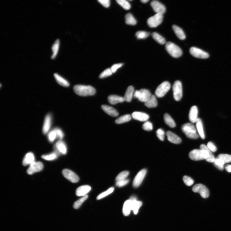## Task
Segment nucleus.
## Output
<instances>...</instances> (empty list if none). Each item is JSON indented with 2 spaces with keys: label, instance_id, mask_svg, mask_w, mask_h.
Returning <instances> with one entry per match:
<instances>
[{
  "label": "nucleus",
  "instance_id": "nucleus-1",
  "mask_svg": "<svg viewBox=\"0 0 231 231\" xmlns=\"http://www.w3.org/2000/svg\"><path fill=\"white\" fill-rule=\"evenodd\" d=\"M73 90L77 94L81 97L92 96L96 92L95 88L90 85H76L74 87Z\"/></svg>",
  "mask_w": 231,
  "mask_h": 231
},
{
  "label": "nucleus",
  "instance_id": "nucleus-2",
  "mask_svg": "<svg viewBox=\"0 0 231 231\" xmlns=\"http://www.w3.org/2000/svg\"><path fill=\"white\" fill-rule=\"evenodd\" d=\"M181 129L182 132L188 138L194 139L199 138L196 128L192 123H188L183 124L181 127Z\"/></svg>",
  "mask_w": 231,
  "mask_h": 231
},
{
  "label": "nucleus",
  "instance_id": "nucleus-3",
  "mask_svg": "<svg viewBox=\"0 0 231 231\" xmlns=\"http://www.w3.org/2000/svg\"><path fill=\"white\" fill-rule=\"evenodd\" d=\"M165 48L167 51L172 57L178 58L182 54V51L180 47L174 43L167 42L165 45Z\"/></svg>",
  "mask_w": 231,
  "mask_h": 231
},
{
  "label": "nucleus",
  "instance_id": "nucleus-4",
  "mask_svg": "<svg viewBox=\"0 0 231 231\" xmlns=\"http://www.w3.org/2000/svg\"><path fill=\"white\" fill-rule=\"evenodd\" d=\"M171 87V85L168 81H164L161 84L156 90V96L158 98L164 97L170 89Z\"/></svg>",
  "mask_w": 231,
  "mask_h": 231
},
{
  "label": "nucleus",
  "instance_id": "nucleus-5",
  "mask_svg": "<svg viewBox=\"0 0 231 231\" xmlns=\"http://www.w3.org/2000/svg\"><path fill=\"white\" fill-rule=\"evenodd\" d=\"M151 93L149 90L142 89L140 90H137L134 92V97L138 99L140 101L144 103L152 96Z\"/></svg>",
  "mask_w": 231,
  "mask_h": 231
},
{
  "label": "nucleus",
  "instance_id": "nucleus-6",
  "mask_svg": "<svg viewBox=\"0 0 231 231\" xmlns=\"http://www.w3.org/2000/svg\"><path fill=\"white\" fill-rule=\"evenodd\" d=\"M173 97L176 101L180 100L182 97L183 91L182 85L179 81H176L173 86Z\"/></svg>",
  "mask_w": 231,
  "mask_h": 231
},
{
  "label": "nucleus",
  "instance_id": "nucleus-7",
  "mask_svg": "<svg viewBox=\"0 0 231 231\" xmlns=\"http://www.w3.org/2000/svg\"><path fill=\"white\" fill-rule=\"evenodd\" d=\"M163 19V15L156 13L155 15L148 19L147 23L150 28H155L161 23Z\"/></svg>",
  "mask_w": 231,
  "mask_h": 231
},
{
  "label": "nucleus",
  "instance_id": "nucleus-8",
  "mask_svg": "<svg viewBox=\"0 0 231 231\" xmlns=\"http://www.w3.org/2000/svg\"><path fill=\"white\" fill-rule=\"evenodd\" d=\"M192 190L194 192L199 193L202 198L204 199L208 198L210 195L208 188L205 186L201 184L195 185Z\"/></svg>",
  "mask_w": 231,
  "mask_h": 231
},
{
  "label": "nucleus",
  "instance_id": "nucleus-9",
  "mask_svg": "<svg viewBox=\"0 0 231 231\" xmlns=\"http://www.w3.org/2000/svg\"><path fill=\"white\" fill-rule=\"evenodd\" d=\"M62 173L64 177L72 183H77L79 180L78 175L70 169H65L63 170Z\"/></svg>",
  "mask_w": 231,
  "mask_h": 231
},
{
  "label": "nucleus",
  "instance_id": "nucleus-10",
  "mask_svg": "<svg viewBox=\"0 0 231 231\" xmlns=\"http://www.w3.org/2000/svg\"><path fill=\"white\" fill-rule=\"evenodd\" d=\"M147 173V170L143 169L141 170L135 176L133 183V186L135 188L139 187L143 181Z\"/></svg>",
  "mask_w": 231,
  "mask_h": 231
},
{
  "label": "nucleus",
  "instance_id": "nucleus-11",
  "mask_svg": "<svg viewBox=\"0 0 231 231\" xmlns=\"http://www.w3.org/2000/svg\"><path fill=\"white\" fill-rule=\"evenodd\" d=\"M190 52L195 57L200 59L209 58V54L206 52L195 47H192L190 49Z\"/></svg>",
  "mask_w": 231,
  "mask_h": 231
},
{
  "label": "nucleus",
  "instance_id": "nucleus-12",
  "mask_svg": "<svg viewBox=\"0 0 231 231\" xmlns=\"http://www.w3.org/2000/svg\"><path fill=\"white\" fill-rule=\"evenodd\" d=\"M44 167V164L42 162L35 161L30 166L27 172L29 175H32L42 171Z\"/></svg>",
  "mask_w": 231,
  "mask_h": 231
},
{
  "label": "nucleus",
  "instance_id": "nucleus-13",
  "mask_svg": "<svg viewBox=\"0 0 231 231\" xmlns=\"http://www.w3.org/2000/svg\"><path fill=\"white\" fill-rule=\"evenodd\" d=\"M151 5L156 13H160L163 15L166 12V9L165 6L158 1H152Z\"/></svg>",
  "mask_w": 231,
  "mask_h": 231
},
{
  "label": "nucleus",
  "instance_id": "nucleus-14",
  "mask_svg": "<svg viewBox=\"0 0 231 231\" xmlns=\"http://www.w3.org/2000/svg\"><path fill=\"white\" fill-rule=\"evenodd\" d=\"M55 151L59 154H66L67 152V147L65 142L62 140H59L54 146Z\"/></svg>",
  "mask_w": 231,
  "mask_h": 231
},
{
  "label": "nucleus",
  "instance_id": "nucleus-15",
  "mask_svg": "<svg viewBox=\"0 0 231 231\" xmlns=\"http://www.w3.org/2000/svg\"><path fill=\"white\" fill-rule=\"evenodd\" d=\"M52 116L50 113L47 114L44 120L43 128V132L44 134L48 133L51 128L52 122Z\"/></svg>",
  "mask_w": 231,
  "mask_h": 231
},
{
  "label": "nucleus",
  "instance_id": "nucleus-16",
  "mask_svg": "<svg viewBox=\"0 0 231 231\" xmlns=\"http://www.w3.org/2000/svg\"><path fill=\"white\" fill-rule=\"evenodd\" d=\"M132 117L134 119L141 122H146L149 119V116L145 113L135 112L132 114Z\"/></svg>",
  "mask_w": 231,
  "mask_h": 231
},
{
  "label": "nucleus",
  "instance_id": "nucleus-17",
  "mask_svg": "<svg viewBox=\"0 0 231 231\" xmlns=\"http://www.w3.org/2000/svg\"><path fill=\"white\" fill-rule=\"evenodd\" d=\"M198 108L195 106H192L190 109L189 118L190 121L192 123H196V120L198 119Z\"/></svg>",
  "mask_w": 231,
  "mask_h": 231
},
{
  "label": "nucleus",
  "instance_id": "nucleus-18",
  "mask_svg": "<svg viewBox=\"0 0 231 231\" xmlns=\"http://www.w3.org/2000/svg\"><path fill=\"white\" fill-rule=\"evenodd\" d=\"M35 161L34 154L32 152H29L25 155L23 160V165L24 166H30Z\"/></svg>",
  "mask_w": 231,
  "mask_h": 231
},
{
  "label": "nucleus",
  "instance_id": "nucleus-19",
  "mask_svg": "<svg viewBox=\"0 0 231 231\" xmlns=\"http://www.w3.org/2000/svg\"><path fill=\"white\" fill-rule=\"evenodd\" d=\"M91 189L90 186L88 185H83L79 187L76 191V195L78 196H84L87 195Z\"/></svg>",
  "mask_w": 231,
  "mask_h": 231
},
{
  "label": "nucleus",
  "instance_id": "nucleus-20",
  "mask_svg": "<svg viewBox=\"0 0 231 231\" xmlns=\"http://www.w3.org/2000/svg\"><path fill=\"white\" fill-rule=\"evenodd\" d=\"M102 109L107 114L113 117H117L119 115L117 111L112 107L107 105L101 106Z\"/></svg>",
  "mask_w": 231,
  "mask_h": 231
},
{
  "label": "nucleus",
  "instance_id": "nucleus-21",
  "mask_svg": "<svg viewBox=\"0 0 231 231\" xmlns=\"http://www.w3.org/2000/svg\"><path fill=\"white\" fill-rule=\"evenodd\" d=\"M168 140L170 142L174 144H179L182 141L181 139L178 135L170 131H168L166 133Z\"/></svg>",
  "mask_w": 231,
  "mask_h": 231
},
{
  "label": "nucleus",
  "instance_id": "nucleus-22",
  "mask_svg": "<svg viewBox=\"0 0 231 231\" xmlns=\"http://www.w3.org/2000/svg\"><path fill=\"white\" fill-rule=\"evenodd\" d=\"M108 102L112 105L123 103L125 101L124 97L115 95H110L108 97Z\"/></svg>",
  "mask_w": 231,
  "mask_h": 231
},
{
  "label": "nucleus",
  "instance_id": "nucleus-23",
  "mask_svg": "<svg viewBox=\"0 0 231 231\" xmlns=\"http://www.w3.org/2000/svg\"><path fill=\"white\" fill-rule=\"evenodd\" d=\"M195 123L196 130L198 131L200 136L202 139H204L205 136L201 119L200 118H198Z\"/></svg>",
  "mask_w": 231,
  "mask_h": 231
},
{
  "label": "nucleus",
  "instance_id": "nucleus-24",
  "mask_svg": "<svg viewBox=\"0 0 231 231\" xmlns=\"http://www.w3.org/2000/svg\"><path fill=\"white\" fill-rule=\"evenodd\" d=\"M134 92L133 87L132 86H129L127 88L124 97L125 101L127 102H130L134 97Z\"/></svg>",
  "mask_w": 231,
  "mask_h": 231
},
{
  "label": "nucleus",
  "instance_id": "nucleus-25",
  "mask_svg": "<svg viewBox=\"0 0 231 231\" xmlns=\"http://www.w3.org/2000/svg\"><path fill=\"white\" fill-rule=\"evenodd\" d=\"M54 76L57 82L60 85L65 87H68L70 86V84L69 81L62 77L59 74L55 73Z\"/></svg>",
  "mask_w": 231,
  "mask_h": 231
},
{
  "label": "nucleus",
  "instance_id": "nucleus-26",
  "mask_svg": "<svg viewBox=\"0 0 231 231\" xmlns=\"http://www.w3.org/2000/svg\"><path fill=\"white\" fill-rule=\"evenodd\" d=\"M131 210H132V201L130 199H129L126 201L124 203L122 211L125 216H127L130 214Z\"/></svg>",
  "mask_w": 231,
  "mask_h": 231
},
{
  "label": "nucleus",
  "instance_id": "nucleus-27",
  "mask_svg": "<svg viewBox=\"0 0 231 231\" xmlns=\"http://www.w3.org/2000/svg\"><path fill=\"white\" fill-rule=\"evenodd\" d=\"M145 106L149 108H153L156 107L158 105L157 99L153 95L145 103Z\"/></svg>",
  "mask_w": 231,
  "mask_h": 231
},
{
  "label": "nucleus",
  "instance_id": "nucleus-28",
  "mask_svg": "<svg viewBox=\"0 0 231 231\" xmlns=\"http://www.w3.org/2000/svg\"><path fill=\"white\" fill-rule=\"evenodd\" d=\"M173 30L176 36L181 40H184L186 39V36L183 30L179 27L176 25L172 26Z\"/></svg>",
  "mask_w": 231,
  "mask_h": 231
},
{
  "label": "nucleus",
  "instance_id": "nucleus-29",
  "mask_svg": "<svg viewBox=\"0 0 231 231\" xmlns=\"http://www.w3.org/2000/svg\"><path fill=\"white\" fill-rule=\"evenodd\" d=\"M60 41L59 39H57L54 42L51 47V51H52V55L51 56V58L54 59L56 57L58 53Z\"/></svg>",
  "mask_w": 231,
  "mask_h": 231
},
{
  "label": "nucleus",
  "instance_id": "nucleus-30",
  "mask_svg": "<svg viewBox=\"0 0 231 231\" xmlns=\"http://www.w3.org/2000/svg\"><path fill=\"white\" fill-rule=\"evenodd\" d=\"M131 200L132 201V210H133L134 214H137L138 213L139 208L142 206V203L141 201H138L137 200Z\"/></svg>",
  "mask_w": 231,
  "mask_h": 231
},
{
  "label": "nucleus",
  "instance_id": "nucleus-31",
  "mask_svg": "<svg viewBox=\"0 0 231 231\" xmlns=\"http://www.w3.org/2000/svg\"><path fill=\"white\" fill-rule=\"evenodd\" d=\"M164 119L166 124L170 127L174 128L176 126L174 120L168 113H165L164 115Z\"/></svg>",
  "mask_w": 231,
  "mask_h": 231
},
{
  "label": "nucleus",
  "instance_id": "nucleus-32",
  "mask_svg": "<svg viewBox=\"0 0 231 231\" xmlns=\"http://www.w3.org/2000/svg\"><path fill=\"white\" fill-rule=\"evenodd\" d=\"M131 119V115L126 114L121 116L115 120V123L117 124H121L130 121Z\"/></svg>",
  "mask_w": 231,
  "mask_h": 231
},
{
  "label": "nucleus",
  "instance_id": "nucleus-33",
  "mask_svg": "<svg viewBox=\"0 0 231 231\" xmlns=\"http://www.w3.org/2000/svg\"><path fill=\"white\" fill-rule=\"evenodd\" d=\"M59 154L56 151L44 155L42 157L44 159L48 161H52L57 159Z\"/></svg>",
  "mask_w": 231,
  "mask_h": 231
},
{
  "label": "nucleus",
  "instance_id": "nucleus-34",
  "mask_svg": "<svg viewBox=\"0 0 231 231\" xmlns=\"http://www.w3.org/2000/svg\"><path fill=\"white\" fill-rule=\"evenodd\" d=\"M125 18L126 23L128 25H134L137 23L136 20L131 13H127Z\"/></svg>",
  "mask_w": 231,
  "mask_h": 231
},
{
  "label": "nucleus",
  "instance_id": "nucleus-35",
  "mask_svg": "<svg viewBox=\"0 0 231 231\" xmlns=\"http://www.w3.org/2000/svg\"><path fill=\"white\" fill-rule=\"evenodd\" d=\"M152 36L156 42L161 44L164 45L166 43V40L165 38L157 32H154L153 33Z\"/></svg>",
  "mask_w": 231,
  "mask_h": 231
},
{
  "label": "nucleus",
  "instance_id": "nucleus-36",
  "mask_svg": "<svg viewBox=\"0 0 231 231\" xmlns=\"http://www.w3.org/2000/svg\"><path fill=\"white\" fill-rule=\"evenodd\" d=\"M216 158L221 159L225 164L231 162V155H230L220 154L217 156Z\"/></svg>",
  "mask_w": 231,
  "mask_h": 231
},
{
  "label": "nucleus",
  "instance_id": "nucleus-37",
  "mask_svg": "<svg viewBox=\"0 0 231 231\" xmlns=\"http://www.w3.org/2000/svg\"><path fill=\"white\" fill-rule=\"evenodd\" d=\"M114 187H111L109 189H108L106 191L100 194L97 197V200H100L105 198V197L112 194L114 191Z\"/></svg>",
  "mask_w": 231,
  "mask_h": 231
},
{
  "label": "nucleus",
  "instance_id": "nucleus-38",
  "mask_svg": "<svg viewBox=\"0 0 231 231\" xmlns=\"http://www.w3.org/2000/svg\"><path fill=\"white\" fill-rule=\"evenodd\" d=\"M88 198V195H86L82 197V198L76 201L74 203L73 205L74 208L75 209H78L79 208Z\"/></svg>",
  "mask_w": 231,
  "mask_h": 231
},
{
  "label": "nucleus",
  "instance_id": "nucleus-39",
  "mask_svg": "<svg viewBox=\"0 0 231 231\" xmlns=\"http://www.w3.org/2000/svg\"><path fill=\"white\" fill-rule=\"evenodd\" d=\"M47 138L51 142H53L58 138L56 133L54 129L49 132L47 134Z\"/></svg>",
  "mask_w": 231,
  "mask_h": 231
},
{
  "label": "nucleus",
  "instance_id": "nucleus-40",
  "mask_svg": "<svg viewBox=\"0 0 231 231\" xmlns=\"http://www.w3.org/2000/svg\"><path fill=\"white\" fill-rule=\"evenodd\" d=\"M129 174H130V173L127 171H124L120 172L117 176L116 178V181H118L127 179V178Z\"/></svg>",
  "mask_w": 231,
  "mask_h": 231
},
{
  "label": "nucleus",
  "instance_id": "nucleus-41",
  "mask_svg": "<svg viewBox=\"0 0 231 231\" xmlns=\"http://www.w3.org/2000/svg\"><path fill=\"white\" fill-rule=\"evenodd\" d=\"M117 2L125 10H128L131 8V4L126 0H117Z\"/></svg>",
  "mask_w": 231,
  "mask_h": 231
},
{
  "label": "nucleus",
  "instance_id": "nucleus-42",
  "mask_svg": "<svg viewBox=\"0 0 231 231\" xmlns=\"http://www.w3.org/2000/svg\"><path fill=\"white\" fill-rule=\"evenodd\" d=\"M150 35V33L144 31H139L136 33L135 36L139 39H145Z\"/></svg>",
  "mask_w": 231,
  "mask_h": 231
},
{
  "label": "nucleus",
  "instance_id": "nucleus-43",
  "mask_svg": "<svg viewBox=\"0 0 231 231\" xmlns=\"http://www.w3.org/2000/svg\"><path fill=\"white\" fill-rule=\"evenodd\" d=\"M214 162L216 167L220 170H223L224 169V165L225 164L221 159L216 158Z\"/></svg>",
  "mask_w": 231,
  "mask_h": 231
},
{
  "label": "nucleus",
  "instance_id": "nucleus-44",
  "mask_svg": "<svg viewBox=\"0 0 231 231\" xmlns=\"http://www.w3.org/2000/svg\"><path fill=\"white\" fill-rule=\"evenodd\" d=\"M112 74L111 69H107L100 74L99 78L100 79L104 78L111 76Z\"/></svg>",
  "mask_w": 231,
  "mask_h": 231
},
{
  "label": "nucleus",
  "instance_id": "nucleus-45",
  "mask_svg": "<svg viewBox=\"0 0 231 231\" xmlns=\"http://www.w3.org/2000/svg\"><path fill=\"white\" fill-rule=\"evenodd\" d=\"M183 180L185 184L188 186H192L194 183L193 179L187 176H183Z\"/></svg>",
  "mask_w": 231,
  "mask_h": 231
},
{
  "label": "nucleus",
  "instance_id": "nucleus-46",
  "mask_svg": "<svg viewBox=\"0 0 231 231\" xmlns=\"http://www.w3.org/2000/svg\"><path fill=\"white\" fill-rule=\"evenodd\" d=\"M142 127L146 131H150L153 130V125L151 122L146 121L142 125Z\"/></svg>",
  "mask_w": 231,
  "mask_h": 231
},
{
  "label": "nucleus",
  "instance_id": "nucleus-47",
  "mask_svg": "<svg viewBox=\"0 0 231 231\" xmlns=\"http://www.w3.org/2000/svg\"><path fill=\"white\" fill-rule=\"evenodd\" d=\"M156 134L159 139L161 141L164 140L165 132L162 129L159 128L156 131Z\"/></svg>",
  "mask_w": 231,
  "mask_h": 231
},
{
  "label": "nucleus",
  "instance_id": "nucleus-48",
  "mask_svg": "<svg viewBox=\"0 0 231 231\" xmlns=\"http://www.w3.org/2000/svg\"><path fill=\"white\" fill-rule=\"evenodd\" d=\"M57 136V138L59 140H62L64 136V133L59 128L56 127L54 128Z\"/></svg>",
  "mask_w": 231,
  "mask_h": 231
},
{
  "label": "nucleus",
  "instance_id": "nucleus-49",
  "mask_svg": "<svg viewBox=\"0 0 231 231\" xmlns=\"http://www.w3.org/2000/svg\"><path fill=\"white\" fill-rule=\"evenodd\" d=\"M129 181H130V180L127 179L119 181H116V185L117 187H123L128 184Z\"/></svg>",
  "mask_w": 231,
  "mask_h": 231
},
{
  "label": "nucleus",
  "instance_id": "nucleus-50",
  "mask_svg": "<svg viewBox=\"0 0 231 231\" xmlns=\"http://www.w3.org/2000/svg\"><path fill=\"white\" fill-rule=\"evenodd\" d=\"M207 146L210 151L213 152H216L217 150L216 146L211 142H208Z\"/></svg>",
  "mask_w": 231,
  "mask_h": 231
},
{
  "label": "nucleus",
  "instance_id": "nucleus-51",
  "mask_svg": "<svg viewBox=\"0 0 231 231\" xmlns=\"http://www.w3.org/2000/svg\"><path fill=\"white\" fill-rule=\"evenodd\" d=\"M123 63H119L117 64H115L113 65L111 67V69L113 73H115L116 72L117 70L123 66Z\"/></svg>",
  "mask_w": 231,
  "mask_h": 231
},
{
  "label": "nucleus",
  "instance_id": "nucleus-52",
  "mask_svg": "<svg viewBox=\"0 0 231 231\" xmlns=\"http://www.w3.org/2000/svg\"><path fill=\"white\" fill-rule=\"evenodd\" d=\"M98 2L106 8L109 7L110 5V0H99Z\"/></svg>",
  "mask_w": 231,
  "mask_h": 231
},
{
  "label": "nucleus",
  "instance_id": "nucleus-53",
  "mask_svg": "<svg viewBox=\"0 0 231 231\" xmlns=\"http://www.w3.org/2000/svg\"><path fill=\"white\" fill-rule=\"evenodd\" d=\"M225 168L227 172H231V165H226Z\"/></svg>",
  "mask_w": 231,
  "mask_h": 231
},
{
  "label": "nucleus",
  "instance_id": "nucleus-54",
  "mask_svg": "<svg viewBox=\"0 0 231 231\" xmlns=\"http://www.w3.org/2000/svg\"><path fill=\"white\" fill-rule=\"evenodd\" d=\"M141 1L142 3H146L148 2L149 1V0H141Z\"/></svg>",
  "mask_w": 231,
  "mask_h": 231
}]
</instances>
